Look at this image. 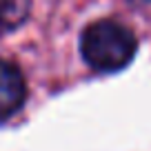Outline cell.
<instances>
[{"instance_id":"cell-1","label":"cell","mask_w":151,"mask_h":151,"mask_svg":"<svg viewBox=\"0 0 151 151\" xmlns=\"http://www.w3.org/2000/svg\"><path fill=\"white\" fill-rule=\"evenodd\" d=\"M138 40L133 31L116 20H96L80 36V53L96 71H120L136 56Z\"/></svg>"},{"instance_id":"cell-2","label":"cell","mask_w":151,"mask_h":151,"mask_svg":"<svg viewBox=\"0 0 151 151\" xmlns=\"http://www.w3.org/2000/svg\"><path fill=\"white\" fill-rule=\"evenodd\" d=\"M27 98L22 71L14 62L0 60V122L20 111Z\"/></svg>"},{"instance_id":"cell-3","label":"cell","mask_w":151,"mask_h":151,"mask_svg":"<svg viewBox=\"0 0 151 151\" xmlns=\"http://www.w3.org/2000/svg\"><path fill=\"white\" fill-rule=\"evenodd\" d=\"M31 0H0V33L20 27L29 18Z\"/></svg>"},{"instance_id":"cell-4","label":"cell","mask_w":151,"mask_h":151,"mask_svg":"<svg viewBox=\"0 0 151 151\" xmlns=\"http://www.w3.org/2000/svg\"><path fill=\"white\" fill-rule=\"evenodd\" d=\"M133 2H151V0H133Z\"/></svg>"}]
</instances>
